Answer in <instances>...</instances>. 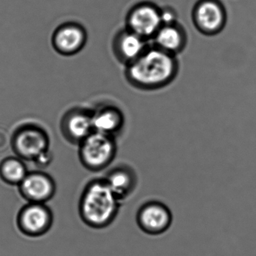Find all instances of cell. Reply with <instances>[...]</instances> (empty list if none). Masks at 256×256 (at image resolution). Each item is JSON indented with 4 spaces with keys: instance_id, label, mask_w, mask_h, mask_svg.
Instances as JSON below:
<instances>
[{
    "instance_id": "5bb4252c",
    "label": "cell",
    "mask_w": 256,
    "mask_h": 256,
    "mask_svg": "<svg viewBox=\"0 0 256 256\" xmlns=\"http://www.w3.org/2000/svg\"><path fill=\"white\" fill-rule=\"evenodd\" d=\"M104 180L121 202L131 197L138 185L137 172L128 163L116 164L108 172Z\"/></svg>"
},
{
    "instance_id": "5b68a950",
    "label": "cell",
    "mask_w": 256,
    "mask_h": 256,
    "mask_svg": "<svg viewBox=\"0 0 256 256\" xmlns=\"http://www.w3.org/2000/svg\"><path fill=\"white\" fill-rule=\"evenodd\" d=\"M162 26L161 7L151 1L137 2L126 16L125 28L148 41H152Z\"/></svg>"
},
{
    "instance_id": "4fadbf2b",
    "label": "cell",
    "mask_w": 256,
    "mask_h": 256,
    "mask_svg": "<svg viewBox=\"0 0 256 256\" xmlns=\"http://www.w3.org/2000/svg\"><path fill=\"white\" fill-rule=\"evenodd\" d=\"M94 132L116 138L126 126V118L120 108L114 104H103L92 110Z\"/></svg>"
},
{
    "instance_id": "8fae6325",
    "label": "cell",
    "mask_w": 256,
    "mask_h": 256,
    "mask_svg": "<svg viewBox=\"0 0 256 256\" xmlns=\"http://www.w3.org/2000/svg\"><path fill=\"white\" fill-rule=\"evenodd\" d=\"M150 44V42L124 28L114 36L112 52L116 60L127 66L138 59Z\"/></svg>"
},
{
    "instance_id": "d6986e66",
    "label": "cell",
    "mask_w": 256,
    "mask_h": 256,
    "mask_svg": "<svg viewBox=\"0 0 256 256\" xmlns=\"http://www.w3.org/2000/svg\"><path fill=\"white\" fill-rule=\"evenodd\" d=\"M0 143L4 146V148H6L8 144V137H7L6 132L0 131Z\"/></svg>"
},
{
    "instance_id": "30bf717a",
    "label": "cell",
    "mask_w": 256,
    "mask_h": 256,
    "mask_svg": "<svg viewBox=\"0 0 256 256\" xmlns=\"http://www.w3.org/2000/svg\"><path fill=\"white\" fill-rule=\"evenodd\" d=\"M60 131L67 142L80 144L94 132L92 110L83 108L70 109L61 120Z\"/></svg>"
},
{
    "instance_id": "7a4b0ae2",
    "label": "cell",
    "mask_w": 256,
    "mask_h": 256,
    "mask_svg": "<svg viewBox=\"0 0 256 256\" xmlns=\"http://www.w3.org/2000/svg\"><path fill=\"white\" fill-rule=\"evenodd\" d=\"M121 202L108 185L104 178L88 182L80 196L79 214L82 221L96 229L106 228L119 214Z\"/></svg>"
},
{
    "instance_id": "2e32d148",
    "label": "cell",
    "mask_w": 256,
    "mask_h": 256,
    "mask_svg": "<svg viewBox=\"0 0 256 256\" xmlns=\"http://www.w3.org/2000/svg\"><path fill=\"white\" fill-rule=\"evenodd\" d=\"M28 173L26 164L19 157H8L0 162V178L8 185L18 186Z\"/></svg>"
},
{
    "instance_id": "ba28073f",
    "label": "cell",
    "mask_w": 256,
    "mask_h": 256,
    "mask_svg": "<svg viewBox=\"0 0 256 256\" xmlns=\"http://www.w3.org/2000/svg\"><path fill=\"white\" fill-rule=\"evenodd\" d=\"M53 222V214L46 204L28 203L20 209L17 216L19 230L30 238L46 234Z\"/></svg>"
},
{
    "instance_id": "52a82bcc",
    "label": "cell",
    "mask_w": 256,
    "mask_h": 256,
    "mask_svg": "<svg viewBox=\"0 0 256 256\" xmlns=\"http://www.w3.org/2000/svg\"><path fill=\"white\" fill-rule=\"evenodd\" d=\"M136 222L144 233L157 236L170 228L173 215L166 204L160 200H150L139 206L136 214Z\"/></svg>"
},
{
    "instance_id": "e0dca14e",
    "label": "cell",
    "mask_w": 256,
    "mask_h": 256,
    "mask_svg": "<svg viewBox=\"0 0 256 256\" xmlns=\"http://www.w3.org/2000/svg\"><path fill=\"white\" fill-rule=\"evenodd\" d=\"M161 18L162 24L175 23L178 20V12L172 6L161 7Z\"/></svg>"
},
{
    "instance_id": "6da1fadb",
    "label": "cell",
    "mask_w": 256,
    "mask_h": 256,
    "mask_svg": "<svg viewBox=\"0 0 256 256\" xmlns=\"http://www.w3.org/2000/svg\"><path fill=\"white\" fill-rule=\"evenodd\" d=\"M178 58L151 43L144 53L125 66L124 76L128 84L142 91H154L170 85L178 77Z\"/></svg>"
},
{
    "instance_id": "9a60e30c",
    "label": "cell",
    "mask_w": 256,
    "mask_h": 256,
    "mask_svg": "<svg viewBox=\"0 0 256 256\" xmlns=\"http://www.w3.org/2000/svg\"><path fill=\"white\" fill-rule=\"evenodd\" d=\"M152 44L158 48L178 56L188 44V34L179 22L162 24L152 40Z\"/></svg>"
},
{
    "instance_id": "9c48e42d",
    "label": "cell",
    "mask_w": 256,
    "mask_h": 256,
    "mask_svg": "<svg viewBox=\"0 0 256 256\" xmlns=\"http://www.w3.org/2000/svg\"><path fill=\"white\" fill-rule=\"evenodd\" d=\"M88 38L84 26L76 22H67L55 30L52 37V44L56 53L62 56H71L84 48Z\"/></svg>"
},
{
    "instance_id": "3957f363",
    "label": "cell",
    "mask_w": 256,
    "mask_h": 256,
    "mask_svg": "<svg viewBox=\"0 0 256 256\" xmlns=\"http://www.w3.org/2000/svg\"><path fill=\"white\" fill-rule=\"evenodd\" d=\"M79 146V160L91 172L104 170L112 164L118 152L116 138L94 132Z\"/></svg>"
},
{
    "instance_id": "ac0fdd59",
    "label": "cell",
    "mask_w": 256,
    "mask_h": 256,
    "mask_svg": "<svg viewBox=\"0 0 256 256\" xmlns=\"http://www.w3.org/2000/svg\"><path fill=\"white\" fill-rule=\"evenodd\" d=\"M52 160H53V155L49 150L46 151V152H43L42 155H40L34 161V162L40 168H44L48 167L52 163Z\"/></svg>"
},
{
    "instance_id": "8992f818",
    "label": "cell",
    "mask_w": 256,
    "mask_h": 256,
    "mask_svg": "<svg viewBox=\"0 0 256 256\" xmlns=\"http://www.w3.org/2000/svg\"><path fill=\"white\" fill-rule=\"evenodd\" d=\"M192 20L202 35L214 36L226 28L227 11L220 0H198L192 10Z\"/></svg>"
},
{
    "instance_id": "277c9868",
    "label": "cell",
    "mask_w": 256,
    "mask_h": 256,
    "mask_svg": "<svg viewBox=\"0 0 256 256\" xmlns=\"http://www.w3.org/2000/svg\"><path fill=\"white\" fill-rule=\"evenodd\" d=\"M11 144L18 157L34 162L43 152L49 150L50 139L44 128L34 124H25L16 130Z\"/></svg>"
},
{
    "instance_id": "7c38bea8",
    "label": "cell",
    "mask_w": 256,
    "mask_h": 256,
    "mask_svg": "<svg viewBox=\"0 0 256 256\" xmlns=\"http://www.w3.org/2000/svg\"><path fill=\"white\" fill-rule=\"evenodd\" d=\"M18 190L28 203L46 204L54 196L56 184L48 174L36 170L28 174Z\"/></svg>"
}]
</instances>
